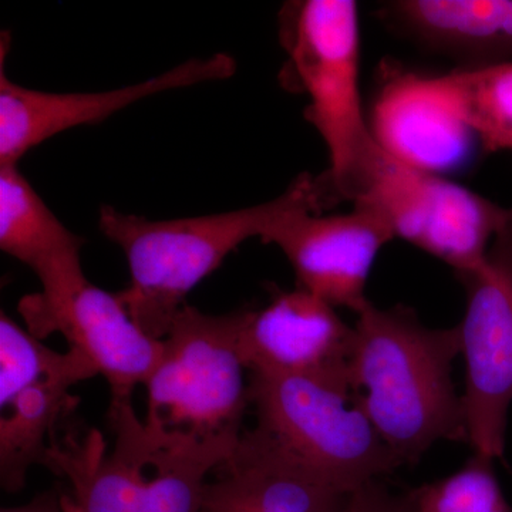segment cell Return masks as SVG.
<instances>
[{
	"label": "cell",
	"mask_w": 512,
	"mask_h": 512,
	"mask_svg": "<svg viewBox=\"0 0 512 512\" xmlns=\"http://www.w3.org/2000/svg\"><path fill=\"white\" fill-rule=\"evenodd\" d=\"M245 309L210 315L185 305L146 382V420L133 406L110 412L116 447L144 466L180 458L215 470L237 446L251 406L238 352Z\"/></svg>",
	"instance_id": "cell-1"
},
{
	"label": "cell",
	"mask_w": 512,
	"mask_h": 512,
	"mask_svg": "<svg viewBox=\"0 0 512 512\" xmlns=\"http://www.w3.org/2000/svg\"><path fill=\"white\" fill-rule=\"evenodd\" d=\"M350 393L403 466L439 441L468 443L463 394L453 382L458 326L429 328L409 306L367 302L353 326Z\"/></svg>",
	"instance_id": "cell-2"
},
{
	"label": "cell",
	"mask_w": 512,
	"mask_h": 512,
	"mask_svg": "<svg viewBox=\"0 0 512 512\" xmlns=\"http://www.w3.org/2000/svg\"><path fill=\"white\" fill-rule=\"evenodd\" d=\"M333 204L322 175L305 173L274 200L204 217L148 220L103 205L99 229L126 255L130 284L116 295L138 328L163 340L188 293L239 245L252 238L264 242L296 212H322Z\"/></svg>",
	"instance_id": "cell-3"
},
{
	"label": "cell",
	"mask_w": 512,
	"mask_h": 512,
	"mask_svg": "<svg viewBox=\"0 0 512 512\" xmlns=\"http://www.w3.org/2000/svg\"><path fill=\"white\" fill-rule=\"evenodd\" d=\"M279 35L295 86L308 96L305 117L318 131L329 156L326 183L336 201L375 140L360 92L362 30L353 0L286 3Z\"/></svg>",
	"instance_id": "cell-4"
},
{
	"label": "cell",
	"mask_w": 512,
	"mask_h": 512,
	"mask_svg": "<svg viewBox=\"0 0 512 512\" xmlns=\"http://www.w3.org/2000/svg\"><path fill=\"white\" fill-rule=\"evenodd\" d=\"M346 201L375 210L394 238L439 259L458 279L484 264L495 237L512 220V208L403 160L376 136Z\"/></svg>",
	"instance_id": "cell-5"
},
{
	"label": "cell",
	"mask_w": 512,
	"mask_h": 512,
	"mask_svg": "<svg viewBox=\"0 0 512 512\" xmlns=\"http://www.w3.org/2000/svg\"><path fill=\"white\" fill-rule=\"evenodd\" d=\"M256 426L349 494L403 466L348 394L296 377L251 373Z\"/></svg>",
	"instance_id": "cell-6"
},
{
	"label": "cell",
	"mask_w": 512,
	"mask_h": 512,
	"mask_svg": "<svg viewBox=\"0 0 512 512\" xmlns=\"http://www.w3.org/2000/svg\"><path fill=\"white\" fill-rule=\"evenodd\" d=\"M460 281L467 295L457 326L466 362L468 444L473 453L504 461L512 404V220L484 264Z\"/></svg>",
	"instance_id": "cell-7"
},
{
	"label": "cell",
	"mask_w": 512,
	"mask_h": 512,
	"mask_svg": "<svg viewBox=\"0 0 512 512\" xmlns=\"http://www.w3.org/2000/svg\"><path fill=\"white\" fill-rule=\"evenodd\" d=\"M355 330L335 306L305 289L276 291L262 308L245 309L238 352L245 369L296 377L350 393Z\"/></svg>",
	"instance_id": "cell-8"
},
{
	"label": "cell",
	"mask_w": 512,
	"mask_h": 512,
	"mask_svg": "<svg viewBox=\"0 0 512 512\" xmlns=\"http://www.w3.org/2000/svg\"><path fill=\"white\" fill-rule=\"evenodd\" d=\"M237 62L227 53L191 59L144 82L97 93H47L0 74V167L19 165L32 148L70 128L109 119L158 93L229 79Z\"/></svg>",
	"instance_id": "cell-9"
},
{
	"label": "cell",
	"mask_w": 512,
	"mask_h": 512,
	"mask_svg": "<svg viewBox=\"0 0 512 512\" xmlns=\"http://www.w3.org/2000/svg\"><path fill=\"white\" fill-rule=\"evenodd\" d=\"M352 205L346 214L296 212L276 225L264 244L281 249L298 288L357 313L369 302L366 285L377 255L396 238L375 210Z\"/></svg>",
	"instance_id": "cell-10"
},
{
	"label": "cell",
	"mask_w": 512,
	"mask_h": 512,
	"mask_svg": "<svg viewBox=\"0 0 512 512\" xmlns=\"http://www.w3.org/2000/svg\"><path fill=\"white\" fill-rule=\"evenodd\" d=\"M84 239L47 207L18 165L0 167V249L28 266L42 291L25 296L19 312L28 329L62 309L89 284L82 268Z\"/></svg>",
	"instance_id": "cell-11"
},
{
	"label": "cell",
	"mask_w": 512,
	"mask_h": 512,
	"mask_svg": "<svg viewBox=\"0 0 512 512\" xmlns=\"http://www.w3.org/2000/svg\"><path fill=\"white\" fill-rule=\"evenodd\" d=\"M214 471L202 512H342L349 495L259 426Z\"/></svg>",
	"instance_id": "cell-12"
},
{
	"label": "cell",
	"mask_w": 512,
	"mask_h": 512,
	"mask_svg": "<svg viewBox=\"0 0 512 512\" xmlns=\"http://www.w3.org/2000/svg\"><path fill=\"white\" fill-rule=\"evenodd\" d=\"M30 333L37 339L62 333L70 348L89 357L109 383L110 410L130 406L134 389L146 384L164 352L163 340L138 328L116 293L90 282Z\"/></svg>",
	"instance_id": "cell-13"
},
{
	"label": "cell",
	"mask_w": 512,
	"mask_h": 512,
	"mask_svg": "<svg viewBox=\"0 0 512 512\" xmlns=\"http://www.w3.org/2000/svg\"><path fill=\"white\" fill-rule=\"evenodd\" d=\"M380 16L460 69L512 62V0H394Z\"/></svg>",
	"instance_id": "cell-14"
},
{
	"label": "cell",
	"mask_w": 512,
	"mask_h": 512,
	"mask_svg": "<svg viewBox=\"0 0 512 512\" xmlns=\"http://www.w3.org/2000/svg\"><path fill=\"white\" fill-rule=\"evenodd\" d=\"M70 349L76 355L69 365L0 406V485L8 493L22 490L30 468L45 461L57 424L74 406L70 389L99 375L89 357Z\"/></svg>",
	"instance_id": "cell-15"
},
{
	"label": "cell",
	"mask_w": 512,
	"mask_h": 512,
	"mask_svg": "<svg viewBox=\"0 0 512 512\" xmlns=\"http://www.w3.org/2000/svg\"><path fill=\"white\" fill-rule=\"evenodd\" d=\"M42 466L70 481L74 512H147V467L114 447L107 453L99 431L53 440Z\"/></svg>",
	"instance_id": "cell-16"
},
{
	"label": "cell",
	"mask_w": 512,
	"mask_h": 512,
	"mask_svg": "<svg viewBox=\"0 0 512 512\" xmlns=\"http://www.w3.org/2000/svg\"><path fill=\"white\" fill-rule=\"evenodd\" d=\"M458 117L490 153L512 154V62L437 74Z\"/></svg>",
	"instance_id": "cell-17"
},
{
	"label": "cell",
	"mask_w": 512,
	"mask_h": 512,
	"mask_svg": "<svg viewBox=\"0 0 512 512\" xmlns=\"http://www.w3.org/2000/svg\"><path fill=\"white\" fill-rule=\"evenodd\" d=\"M494 463L473 453L454 473L413 488V512H512Z\"/></svg>",
	"instance_id": "cell-18"
},
{
	"label": "cell",
	"mask_w": 512,
	"mask_h": 512,
	"mask_svg": "<svg viewBox=\"0 0 512 512\" xmlns=\"http://www.w3.org/2000/svg\"><path fill=\"white\" fill-rule=\"evenodd\" d=\"M73 349L55 352L6 313L0 315V406L43 377L59 372L74 359Z\"/></svg>",
	"instance_id": "cell-19"
},
{
	"label": "cell",
	"mask_w": 512,
	"mask_h": 512,
	"mask_svg": "<svg viewBox=\"0 0 512 512\" xmlns=\"http://www.w3.org/2000/svg\"><path fill=\"white\" fill-rule=\"evenodd\" d=\"M342 512H413V504L409 491L394 494L375 480L349 493Z\"/></svg>",
	"instance_id": "cell-20"
},
{
	"label": "cell",
	"mask_w": 512,
	"mask_h": 512,
	"mask_svg": "<svg viewBox=\"0 0 512 512\" xmlns=\"http://www.w3.org/2000/svg\"><path fill=\"white\" fill-rule=\"evenodd\" d=\"M0 512H74V508L72 498L50 490L36 495L28 504L3 508Z\"/></svg>",
	"instance_id": "cell-21"
}]
</instances>
